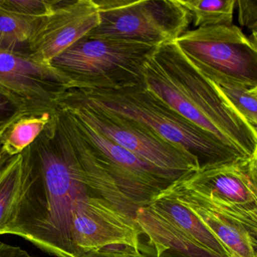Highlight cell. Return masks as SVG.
<instances>
[{"instance_id": "1", "label": "cell", "mask_w": 257, "mask_h": 257, "mask_svg": "<svg viewBox=\"0 0 257 257\" xmlns=\"http://www.w3.org/2000/svg\"><path fill=\"white\" fill-rule=\"evenodd\" d=\"M22 156L20 195L7 234L21 236L56 257H76L70 233L73 205L92 193L57 109Z\"/></svg>"}, {"instance_id": "2", "label": "cell", "mask_w": 257, "mask_h": 257, "mask_svg": "<svg viewBox=\"0 0 257 257\" xmlns=\"http://www.w3.org/2000/svg\"><path fill=\"white\" fill-rule=\"evenodd\" d=\"M146 88L183 118L243 156L257 154V130L182 53L175 42L159 46L146 63Z\"/></svg>"}, {"instance_id": "3", "label": "cell", "mask_w": 257, "mask_h": 257, "mask_svg": "<svg viewBox=\"0 0 257 257\" xmlns=\"http://www.w3.org/2000/svg\"><path fill=\"white\" fill-rule=\"evenodd\" d=\"M60 100L88 103L144 124L190 153L198 161L199 168L245 158L183 118L149 91L145 84L119 88H70Z\"/></svg>"}, {"instance_id": "4", "label": "cell", "mask_w": 257, "mask_h": 257, "mask_svg": "<svg viewBox=\"0 0 257 257\" xmlns=\"http://www.w3.org/2000/svg\"><path fill=\"white\" fill-rule=\"evenodd\" d=\"M158 47L85 36L50 65L70 79L71 88H122L144 84V67Z\"/></svg>"}, {"instance_id": "5", "label": "cell", "mask_w": 257, "mask_h": 257, "mask_svg": "<svg viewBox=\"0 0 257 257\" xmlns=\"http://www.w3.org/2000/svg\"><path fill=\"white\" fill-rule=\"evenodd\" d=\"M100 23L88 34L159 46L187 31L190 15L178 0H94Z\"/></svg>"}, {"instance_id": "6", "label": "cell", "mask_w": 257, "mask_h": 257, "mask_svg": "<svg viewBox=\"0 0 257 257\" xmlns=\"http://www.w3.org/2000/svg\"><path fill=\"white\" fill-rule=\"evenodd\" d=\"M174 42L188 61L213 83L257 86V42L238 27L196 28Z\"/></svg>"}, {"instance_id": "7", "label": "cell", "mask_w": 257, "mask_h": 257, "mask_svg": "<svg viewBox=\"0 0 257 257\" xmlns=\"http://www.w3.org/2000/svg\"><path fill=\"white\" fill-rule=\"evenodd\" d=\"M58 107L71 112L112 142L160 169L183 177L199 168L197 159L184 149L132 118L82 102L60 100Z\"/></svg>"}, {"instance_id": "8", "label": "cell", "mask_w": 257, "mask_h": 257, "mask_svg": "<svg viewBox=\"0 0 257 257\" xmlns=\"http://www.w3.org/2000/svg\"><path fill=\"white\" fill-rule=\"evenodd\" d=\"M59 109L70 117L91 156L105 174L139 208L148 205L153 198L182 177L140 159L71 112Z\"/></svg>"}, {"instance_id": "9", "label": "cell", "mask_w": 257, "mask_h": 257, "mask_svg": "<svg viewBox=\"0 0 257 257\" xmlns=\"http://www.w3.org/2000/svg\"><path fill=\"white\" fill-rule=\"evenodd\" d=\"M177 181L222 210L257 223V154L198 168Z\"/></svg>"}, {"instance_id": "10", "label": "cell", "mask_w": 257, "mask_h": 257, "mask_svg": "<svg viewBox=\"0 0 257 257\" xmlns=\"http://www.w3.org/2000/svg\"><path fill=\"white\" fill-rule=\"evenodd\" d=\"M72 88L69 78L28 55L0 49V93L28 115L52 112Z\"/></svg>"}, {"instance_id": "11", "label": "cell", "mask_w": 257, "mask_h": 257, "mask_svg": "<svg viewBox=\"0 0 257 257\" xmlns=\"http://www.w3.org/2000/svg\"><path fill=\"white\" fill-rule=\"evenodd\" d=\"M70 233L76 257L110 245L140 249L141 231L135 219L92 194L75 202Z\"/></svg>"}, {"instance_id": "12", "label": "cell", "mask_w": 257, "mask_h": 257, "mask_svg": "<svg viewBox=\"0 0 257 257\" xmlns=\"http://www.w3.org/2000/svg\"><path fill=\"white\" fill-rule=\"evenodd\" d=\"M99 23L94 0H56L52 13L37 22L28 56L50 65L54 58L88 35Z\"/></svg>"}, {"instance_id": "13", "label": "cell", "mask_w": 257, "mask_h": 257, "mask_svg": "<svg viewBox=\"0 0 257 257\" xmlns=\"http://www.w3.org/2000/svg\"><path fill=\"white\" fill-rule=\"evenodd\" d=\"M168 189L202 221L223 246L227 257H257V223L230 214L177 180Z\"/></svg>"}, {"instance_id": "14", "label": "cell", "mask_w": 257, "mask_h": 257, "mask_svg": "<svg viewBox=\"0 0 257 257\" xmlns=\"http://www.w3.org/2000/svg\"><path fill=\"white\" fill-rule=\"evenodd\" d=\"M135 222L147 238L155 257H221L200 244L184 231L153 211L149 206L140 207Z\"/></svg>"}, {"instance_id": "15", "label": "cell", "mask_w": 257, "mask_h": 257, "mask_svg": "<svg viewBox=\"0 0 257 257\" xmlns=\"http://www.w3.org/2000/svg\"><path fill=\"white\" fill-rule=\"evenodd\" d=\"M147 206L209 250L219 256L227 257L223 246L211 231L168 187L153 198Z\"/></svg>"}, {"instance_id": "16", "label": "cell", "mask_w": 257, "mask_h": 257, "mask_svg": "<svg viewBox=\"0 0 257 257\" xmlns=\"http://www.w3.org/2000/svg\"><path fill=\"white\" fill-rule=\"evenodd\" d=\"M54 112L55 111L25 115L19 118L3 138L2 144L6 151L10 156L21 154L41 135L51 121Z\"/></svg>"}, {"instance_id": "17", "label": "cell", "mask_w": 257, "mask_h": 257, "mask_svg": "<svg viewBox=\"0 0 257 257\" xmlns=\"http://www.w3.org/2000/svg\"><path fill=\"white\" fill-rule=\"evenodd\" d=\"M187 10L195 28L231 26L236 0H178Z\"/></svg>"}, {"instance_id": "18", "label": "cell", "mask_w": 257, "mask_h": 257, "mask_svg": "<svg viewBox=\"0 0 257 257\" xmlns=\"http://www.w3.org/2000/svg\"><path fill=\"white\" fill-rule=\"evenodd\" d=\"M40 19L21 17L0 8V49L28 56L30 40Z\"/></svg>"}, {"instance_id": "19", "label": "cell", "mask_w": 257, "mask_h": 257, "mask_svg": "<svg viewBox=\"0 0 257 257\" xmlns=\"http://www.w3.org/2000/svg\"><path fill=\"white\" fill-rule=\"evenodd\" d=\"M22 178V156L17 155L0 176V234H7L16 213Z\"/></svg>"}, {"instance_id": "20", "label": "cell", "mask_w": 257, "mask_h": 257, "mask_svg": "<svg viewBox=\"0 0 257 257\" xmlns=\"http://www.w3.org/2000/svg\"><path fill=\"white\" fill-rule=\"evenodd\" d=\"M212 83L245 121L257 130V86Z\"/></svg>"}, {"instance_id": "21", "label": "cell", "mask_w": 257, "mask_h": 257, "mask_svg": "<svg viewBox=\"0 0 257 257\" xmlns=\"http://www.w3.org/2000/svg\"><path fill=\"white\" fill-rule=\"evenodd\" d=\"M55 4L56 0H0V8L21 17L36 19L49 16Z\"/></svg>"}, {"instance_id": "22", "label": "cell", "mask_w": 257, "mask_h": 257, "mask_svg": "<svg viewBox=\"0 0 257 257\" xmlns=\"http://www.w3.org/2000/svg\"><path fill=\"white\" fill-rule=\"evenodd\" d=\"M238 22L251 33V38L257 42V0H236Z\"/></svg>"}, {"instance_id": "23", "label": "cell", "mask_w": 257, "mask_h": 257, "mask_svg": "<svg viewBox=\"0 0 257 257\" xmlns=\"http://www.w3.org/2000/svg\"><path fill=\"white\" fill-rule=\"evenodd\" d=\"M78 257H149L140 249L127 245H110L100 249L88 251Z\"/></svg>"}, {"instance_id": "24", "label": "cell", "mask_w": 257, "mask_h": 257, "mask_svg": "<svg viewBox=\"0 0 257 257\" xmlns=\"http://www.w3.org/2000/svg\"><path fill=\"white\" fill-rule=\"evenodd\" d=\"M28 115L22 111L14 102L0 93V126Z\"/></svg>"}, {"instance_id": "25", "label": "cell", "mask_w": 257, "mask_h": 257, "mask_svg": "<svg viewBox=\"0 0 257 257\" xmlns=\"http://www.w3.org/2000/svg\"><path fill=\"white\" fill-rule=\"evenodd\" d=\"M0 257H34L20 246L0 241Z\"/></svg>"}, {"instance_id": "26", "label": "cell", "mask_w": 257, "mask_h": 257, "mask_svg": "<svg viewBox=\"0 0 257 257\" xmlns=\"http://www.w3.org/2000/svg\"><path fill=\"white\" fill-rule=\"evenodd\" d=\"M16 156H10L3 146L2 141H0V176L10 166Z\"/></svg>"}, {"instance_id": "27", "label": "cell", "mask_w": 257, "mask_h": 257, "mask_svg": "<svg viewBox=\"0 0 257 257\" xmlns=\"http://www.w3.org/2000/svg\"><path fill=\"white\" fill-rule=\"evenodd\" d=\"M17 120H15V121H11V122H9L7 123V124H4V125L0 126V141H2L4 135H6L9 128H10V127L13 125V123L16 122Z\"/></svg>"}]
</instances>
